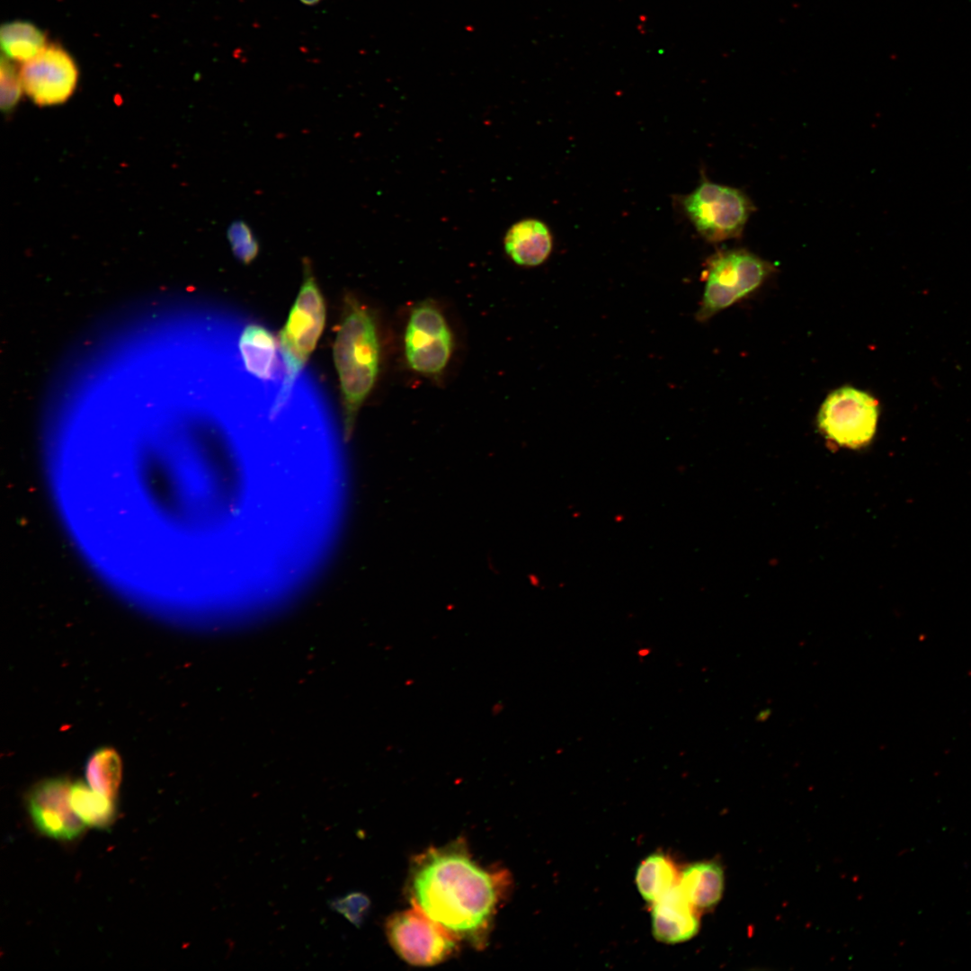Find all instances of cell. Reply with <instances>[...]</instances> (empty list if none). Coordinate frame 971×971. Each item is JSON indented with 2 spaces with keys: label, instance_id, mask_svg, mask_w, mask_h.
I'll use <instances>...</instances> for the list:
<instances>
[{
  "label": "cell",
  "instance_id": "7c38bea8",
  "mask_svg": "<svg viewBox=\"0 0 971 971\" xmlns=\"http://www.w3.org/2000/svg\"><path fill=\"white\" fill-rule=\"evenodd\" d=\"M238 354L245 370L261 381L280 378L284 370L278 356L279 343L272 333L260 324H248L240 334Z\"/></svg>",
  "mask_w": 971,
  "mask_h": 971
},
{
  "label": "cell",
  "instance_id": "ffe728a7",
  "mask_svg": "<svg viewBox=\"0 0 971 971\" xmlns=\"http://www.w3.org/2000/svg\"><path fill=\"white\" fill-rule=\"evenodd\" d=\"M330 908L357 928L364 922L370 908V898L361 892H351L329 901Z\"/></svg>",
  "mask_w": 971,
  "mask_h": 971
},
{
  "label": "cell",
  "instance_id": "2e32d148",
  "mask_svg": "<svg viewBox=\"0 0 971 971\" xmlns=\"http://www.w3.org/2000/svg\"><path fill=\"white\" fill-rule=\"evenodd\" d=\"M0 43L4 57L22 63L34 58L47 45L44 32L34 23L22 20L2 24Z\"/></svg>",
  "mask_w": 971,
  "mask_h": 971
},
{
  "label": "cell",
  "instance_id": "d6986e66",
  "mask_svg": "<svg viewBox=\"0 0 971 971\" xmlns=\"http://www.w3.org/2000/svg\"><path fill=\"white\" fill-rule=\"evenodd\" d=\"M227 238L236 258L243 263L249 264L257 256L258 242L244 221L237 220L229 226Z\"/></svg>",
  "mask_w": 971,
  "mask_h": 971
},
{
  "label": "cell",
  "instance_id": "7a4b0ae2",
  "mask_svg": "<svg viewBox=\"0 0 971 971\" xmlns=\"http://www.w3.org/2000/svg\"><path fill=\"white\" fill-rule=\"evenodd\" d=\"M346 439H350L361 405L377 381L381 343L373 312L352 294L344 296L334 343Z\"/></svg>",
  "mask_w": 971,
  "mask_h": 971
},
{
  "label": "cell",
  "instance_id": "44dd1931",
  "mask_svg": "<svg viewBox=\"0 0 971 971\" xmlns=\"http://www.w3.org/2000/svg\"><path fill=\"white\" fill-rule=\"evenodd\" d=\"M1 108L4 111L13 110L20 101L23 91L20 72H17L12 60L3 56L0 63Z\"/></svg>",
  "mask_w": 971,
  "mask_h": 971
},
{
  "label": "cell",
  "instance_id": "8992f818",
  "mask_svg": "<svg viewBox=\"0 0 971 971\" xmlns=\"http://www.w3.org/2000/svg\"><path fill=\"white\" fill-rule=\"evenodd\" d=\"M878 412V403L869 394L842 387L830 393L823 402L817 426L834 446L860 449L873 439Z\"/></svg>",
  "mask_w": 971,
  "mask_h": 971
},
{
  "label": "cell",
  "instance_id": "6da1fadb",
  "mask_svg": "<svg viewBox=\"0 0 971 971\" xmlns=\"http://www.w3.org/2000/svg\"><path fill=\"white\" fill-rule=\"evenodd\" d=\"M506 884L503 872L482 868L458 842L416 858L411 903L454 938L482 947Z\"/></svg>",
  "mask_w": 971,
  "mask_h": 971
},
{
  "label": "cell",
  "instance_id": "3957f363",
  "mask_svg": "<svg viewBox=\"0 0 971 971\" xmlns=\"http://www.w3.org/2000/svg\"><path fill=\"white\" fill-rule=\"evenodd\" d=\"M325 321V300L310 262L305 259L302 285L278 337L285 371L271 408L272 416L280 414L289 402L295 383L321 336Z\"/></svg>",
  "mask_w": 971,
  "mask_h": 971
},
{
  "label": "cell",
  "instance_id": "5bb4252c",
  "mask_svg": "<svg viewBox=\"0 0 971 971\" xmlns=\"http://www.w3.org/2000/svg\"><path fill=\"white\" fill-rule=\"evenodd\" d=\"M678 886L698 911L710 909L724 892L723 869L714 861L692 863L680 872Z\"/></svg>",
  "mask_w": 971,
  "mask_h": 971
},
{
  "label": "cell",
  "instance_id": "9c48e42d",
  "mask_svg": "<svg viewBox=\"0 0 971 971\" xmlns=\"http://www.w3.org/2000/svg\"><path fill=\"white\" fill-rule=\"evenodd\" d=\"M20 76L23 91L35 104L53 106L72 96L78 82V68L65 49L50 44L23 63Z\"/></svg>",
  "mask_w": 971,
  "mask_h": 971
},
{
  "label": "cell",
  "instance_id": "ac0fdd59",
  "mask_svg": "<svg viewBox=\"0 0 971 971\" xmlns=\"http://www.w3.org/2000/svg\"><path fill=\"white\" fill-rule=\"evenodd\" d=\"M121 761L111 748L99 749L88 759L85 776L88 785L97 792L115 799L121 781Z\"/></svg>",
  "mask_w": 971,
  "mask_h": 971
},
{
  "label": "cell",
  "instance_id": "ba28073f",
  "mask_svg": "<svg viewBox=\"0 0 971 971\" xmlns=\"http://www.w3.org/2000/svg\"><path fill=\"white\" fill-rule=\"evenodd\" d=\"M385 928L396 953L414 966L439 964L456 949V938L414 905L390 916Z\"/></svg>",
  "mask_w": 971,
  "mask_h": 971
},
{
  "label": "cell",
  "instance_id": "5b68a950",
  "mask_svg": "<svg viewBox=\"0 0 971 971\" xmlns=\"http://www.w3.org/2000/svg\"><path fill=\"white\" fill-rule=\"evenodd\" d=\"M681 203L696 230L713 243L739 237L754 210L744 192L707 178Z\"/></svg>",
  "mask_w": 971,
  "mask_h": 971
},
{
  "label": "cell",
  "instance_id": "7402d4cb",
  "mask_svg": "<svg viewBox=\"0 0 971 971\" xmlns=\"http://www.w3.org/2000/svg\"><path fill=\"white\" fill-rule=\"evenodd\" d=\"M300 1L303 4H307V5H314V4H317V3H319L321 0H300Z\"/></svg>",
  "mask_w": 971,
  "mask_h": 971
},
{
  "label": "cell",
  "instance_id": "52a82bcc",
  "mask_svg": "<svg viewBox=\"0 0 971 971\" xmlns=\"http://www.w3.org/2000/svg\"><path fill=\"white\" fill-rule=\"evenodd\" d=\"M454 347L452 331L437 303L425 299L411 310L404 335L405 360L414 372L438 379Z\"/></svg>",
  "mask_w": 971,
  "mask_h": 971
},
{
  "label": "cell",
  "instance_id": "4fadbf2b",
  "mask_svg": "<svg viewBox=\"0 0 971 971\" xmlns=\"http://www.w3.org/2000/svg\"><path fill=\"white\" fill-rule=\"evenodd\" d=\"M503 246L507 255L516 264L537 266L548 257L552 249V236L543 222L526 218L508 229Z\"/></svg>",
  "mask_w": 971,
  "mask_h": 971
},
{
  "label": "cell",
  "instance_id": "277c9868",
  "mask_svg": "<svg viewBox=\"0 0 971 971\" xmlns=\"http://www.w3.org/2000/svg\"><path fill=\"white\" fill-rule=\"evenodd\" d=\"M775 270L774 264L746 249L716 254L708 263L705 290L696 318L707 321L753 293Z\"/></svg>",
  "mask_w": 971,
  "mask_h": 971
},
{
  "label": "cell",
  "instance_id": "30bf717a",
  "mask_svg": "<svg viewBox=\"0 0 971 971\" xmlns=\"http://www.w3.org/2000/svg\"><path fill=\"white\" fill-rule=\"evenodd\" d=\"M71 786L64 778H53L37 783L29 792V814L41 833L71 841L84 832L85 824L71 806Z\"/></svg>",
  "mask_w": 971,
  "mask_h": 971
},
{
  "label": "cell",
  "instance_id": "e0dca14e",
  "mask_svg": "<svg viewBox=\"0 0 971 971\" xmlns=\"http://www.w3.org/2000/svg\"><path fill=\"white\" fill-rule=\"evenodd\" d=\"M71 806L85 824L107 828L115 820L116 806L111 799L81 781L71 786Z\"/></svg>",
  "mask_w": 971,
  "mask_h": 971
},
{
  "label": "cell",
  "instance_id": "9a60e30c",
  "mask_svg": "<svg viewBox=\"0 0 971 971\" xmlns=\"http://www.w3.org/2000/svg\"><path fill=\"white\" fill-rule=\"evenodd\" d=\"M680 872L672 859L663 853H654L638 865L636 885L641 896L655 903L678 886Z\"/></svg>",
  "mask_w": 971,
  "mask_h": 971
},
{
  "label": "cell",
  "instance_id": "8fae6325",
  "mask_svg": "<svg viewBox=\"0 0 971 971\" xmlns=\"http://www.w3.org/2000/svg\"><path fill=\"white\" fill-rule=\"evenodd\" d=\"M651 917L653 934L661 942H683L699 931V911L678 886L652 904Z\"/></svg>",
  "mask_w": 971,
  "mask_h": 971
}]
</instances>
